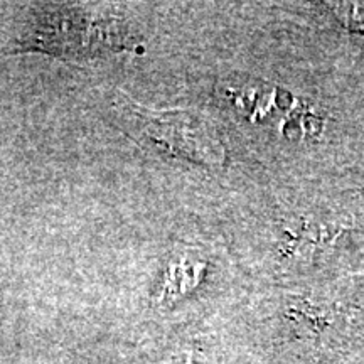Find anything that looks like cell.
<instances>
[{
    "instance_id": "1",
    "label": "cell",
    "mask_w": 364,
    "mask_h": 364,
    "mask_svg": "<svg viewBox=\"0 0 364 364\" xmlns=\"http://www.w3.org/2000/svg\"><path fill=\"white\" fill-rule=\"evenodd\" d=\"M332 11L349 31L364 33V4L339 2L331 4Z\"/></svg>"
}]
</instances>
